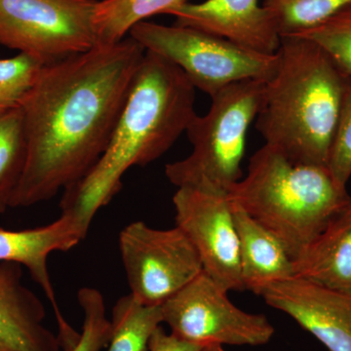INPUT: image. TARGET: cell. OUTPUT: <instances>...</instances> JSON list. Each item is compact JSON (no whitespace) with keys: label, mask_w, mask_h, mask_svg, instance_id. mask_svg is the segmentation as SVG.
<instances>
[{"label":"cell","mask_w":351,"mask_h":351,"mask_svg":"<svg viewBox=\"0 0 351 351\" xmlns=\"http://www.w3.org/2000/svg\"><path fill=\"white\" fill-rule=\"evenodd\" d=\"M145 54L128 38L44 64L21 107L27 161L11 208L50 200L96 165Z\"/></svg>","instance_id":"6da1fadb"},{"label":"cell","mask_w":351,"mask_h":351,"mask_svg":"<svg viewBox=\"0 0 351 351\" xmlns=\"http://www.w3.org/2000/svg\"><path fill=\"white\" fill-rule=\"evenodd\" d=\"M195 87L165 58L145 51L107 149L82 180L64 191L62 214L88 232L94 217L122 188L134 166L162 156L195 117Z\"/></svg>","instance_id":"7a4b0ae2"},{"label":"cell","mask_w":351,"mask_h":351,"mask_svg":"<svg viewBox=\"0 0 351 351\" xmlns=\"http://www.w3.org/2000/svg\"><path fill=\"white\" fill-rule=\"evenodd\" d=\"M277 54L256 128L291 160L327 167L351 76L308 39L283 36Z\"/></svg>","instance_id":"3957f363"},{"label":"cell","mask_w":351,"mask_h":351,"mask_svg":"<svg viewBox=\"0 0 351 351\" xmlns=\"http://www.w3.org/2000/svg\"><path fill=\"white\" fill-rule=\"evenodd\" d=\"M228 196L280 240L293 262L351 202L327 167L295 162L267 144L253 154L247 175Z\"/></svg>","instance_id":"277c9868"},{"label":"cell","mask_w":351,"mask_h":351,"mask_svg":"<svg viewBox=\"0 0 351 351\" xmlns=\"http://www.w3.org/2000/svg\"><path fill=\"white\" fill-rule=\"evenodd\" d=\"M265 80L232 83L212 96L204 117L196 114L186 129L193 152L166 165L177 188L204 186L226 191L241 180L247 132L262 108Z\"/></svg>","instance_id":"5b68a950"},{"label":"cell","mask_w":351,"mask_h":351,"mask_svg":"<svg viewBox=\"0 0 351 351\" xmlns=\"http://www.w3.org/2000/svg\"><path fill=\"white\" fill-rule=\"evenodd\" d=\"M130 38L176 64L191 84L210 97L232 83L267 82L276 73L278 54L253 52L208 32L175 25L143 22L132 27Z\"/></svg>","instance_id":"8992f818"},{"label":"cell","mask_w":351,"mask_h":351,"mask_svg":"<svg viewBox=\"0 0 351 351\" xmlns=\"http://www.w3.org/2000/svg\"><path fill=\"white\" fill-rule=\"evenodd\" d=\"M98 0H0V45L44 64L96 45Z\"/></svg>","instance_id":"52a82bcc"},{"label":"cell","mask_w":351,"mask_h":351,"mask_svg":"<svg viewBox=\"0 0 351 351\" xmlns=\"http://www.w3.org/2000/svg\"><path fill=\"white\" fill-rule=\"evenodd\" d=\"M160 306L171 334L201 346H263L276 332L265 315L232 304L228 292L205 271Z\"/></svg>","instance_id":"ba28073f"},{"label":"cell","mask_w":351,"mask_h":351,"mask_svg":"<svg viewBox=\"0 0 351 351\" xmlns=\"http://www.w3.org/2000/svg\"><path fill=\"white\" fill-rule=\"evenodd\" d=\"M119 250L130 294L145 306H162L203 271L199 255L181 228L126 226Z\"/></svg>","instance_id":"9c48e42d"},{"label":"cell","mask_w":351,"mask_h":351,"mask_svg":"<svg viewBox=\"0 0 351 351\" xmlns=\"http://www.w3.org/2000/svg\"><path fill=\"white\" fill-rule=\"evenodd\" d=\"M176 223L195 246L203 271L223 290L244 291L239 239L228 193L204 186L178 188Z\"/></svg>","instance_id":"30bf717a"},{"label":"cell","mask_w":351,"mask_h":351,"mask_svg":"<svg viewBox=\"0 0 351 351\" xmlns=\"http://www.w3.org/2000/svg\"><path fill=\"white\" fill-rule=\"evenodd\" d=\"M261 297L288 314L329 351H351V294L293 276L271 284Z\"/></svg>","instance_id":"8fae6325"},{"label":"cell","mask_w":351,"mask_h":351,"mask_svg":"<svg viewBox=\"0 0 351 351\" xmlns=\"http://www.w3.org/2000/svg\"><path fill=\"white\" fill-rule=\"evenodd\" d=\"M165 14L174 16L176 25L208 32L253 52L274 55L280 47L278 25L258 0L186 1Z\"/></svg>","instance_id":"7c38bea8"},{"label":"cell","mask_w":351,"mask_h":351,"mask_svg":"<svg viewBox=\"0 0 351 351\" xmlns=\"http://www.w3.org/2000/svg\"><path fill=\"white\" fill-rule=\"evenodd\" d=\"M87 232L73 217L62 214L55 221L38 228L22 230L0 228V263L25 267L39 285L55 311L60 330V341L66 350L73 348L80 335L73 329L58 306L51 280L48 258L54 252H66L77 246Z\"/></svg>","instance_id":"4fadbf2b"},{"label":"cell","mask_w":351,"mask_h":351,"mask_svg":"<svg viewBox=\"0 0 351 351\" xmlns=\"http://www.w3.org/2000/svg\"><path fill=\"white\" fill-rule=\"evenodd\" d=\"M22 276L21 265L0 263V339L19 351H60L59 338L43 325V302Z\"/></svg>","instance_id":"5bb4252c"},{"label":"cell","mask_w":351,"mask_h":351,"mask_svg":"<svg viewBox=\"0 0 351 351\" xmlns=\"http://www.w3.org/2000/svg\"><path fill=\"white\" fill-rule=\"evenodd\" d=\"M232 205L239 239L242 282L245 290L261 295L271 284L294 276V262L280 240L242 208Z\"/></svg>","instance_id":"9a60e30c"},{"label":"cell","mask_w":351,"mask_h":351,"mask_svg":"<svg viewBox=\"0 0 351 351\" xmlns=\"http://www.w3.org/2000/svg\"><path fill=\"white\" fill-rule=\"evenodd\" d=\"M294 276L351 294V202L295 258Z\"/></svg>","instance_id":"2e32d148"},{"label":"cell","mask_w":351,"mask_h":351,"mask_svg":"<svg viewBox=\"0 0 351 351\" xmlns=\"http://www.w3.org/2000/svg\"><path fill=\"white\" fill-rule=\"evenodd\" d=\"M186 0H101L94 16L96 44L112 45L125 38L134 25L157 14H165Z\"/></svg>","instance_id":"e0dca14e"},{"label":"cell","mask_w":351,"mask_h":351,"mask_svg":"<svg viewBox=\"0 0 351 351\" xmlns=\"http://www.w3.org/2000/svg\"><path fill=\"white\" fill-rule=\"evenodd\" d=\"M161 323L160 306H145L131 294L120 298L112 308L107 351H149L152 336Z\"/></svg>","instance_id":"ac0fdd59"},{"label":"cell","mask_w":351,"mask_h":351,"mask_svg":"<svg viewBox=\"0 0 351 351\" xmlns=\"http://www.w3.org/2000/svg\"><path fill=\"white\" fill-rule=\"evenodd\" d=\"M27 145L22 108L0 114V213L11 208L25 161Z\"/></svg>","instance_id":"d6986e66"},{"label":"cell","mask_w":351,"mask_h":351,"mask_svg":"<svg viewBox=\"0 0 351 351\" xmlns=\"http://www.w3.org/2000/svg\"><path fill=\"white\" fill-rule=\"evenodd\" d=\"M351 0H265L274 15L281 38L306 31L324 22Z\"/></svg>","instance_id":"ffe728a7"},{"label":"cell","mask_w":351,"mask_h":351,"mask_svg":"<svg viewBox=\"0 0 351 351\" xmlns=\"http://www.w3.org/2000/svg\"><path fill=\"white\" fill-rule=\"evenodd\" d=\"M43 66L40 60L24 53L0 59V114L22 107Z\"/></svg>","instance_id":"44dd1931"},{"label":"cell","mask_w":351,"mask_h":351,"mask_svg":"<svg viewBox=\"0 0 351 351\" xmlns=\"http://www.w3.org/2000/svg\"><path fill=\"white\" fill-rule=\"evenodd\" d=\"M286 36H298L318 44L351 76V2L321 24Z\"/></svg>","instance_id":"7402d4cb"},{"label":"cell","mask_w":351,"mask_h":351,"mask_svg":"<svg viewBox=\"0 0 351 351\" xmlns=\"http://www.w3.org/2000/svg\"><path fill=\"white\" fill-rule=\"evenodd\" d=\"M77 301L83 311L82 331L68 351H101L108 346L112 330L103 295L97 289L84 287L78 291Z\"/></svg>","instance_id":"603a6c76"},{"label":"cell","mask_w":351,"mask_h":351,"mask_svg":"<svg viewBox=\"0 0 351 351\" xmlns=\"http://www.w3.org/2000/svg\"><path fill=\"white\" fill-rule=\"evenodd\" d=\"M327 169L335 182L346 189L351 177V88L339 113L328 156Z\"/></svg>","instance_id":"cb8c5ba5"},{"label":"cell","mask_w":351,"mask_h":351,"mask_svg":"<svg viewBox=\"0 0 351 351\" xmlns=\"http://www.w3.org/2000/svg\"><path fill=\"white\" fill-rule=\"evenodd\" d=\"M202 348L177 338L171 332L168 334L162 327L159 326L149 341V351H200Z\"/></svg>","instance_id":"d4e9b609"},{"label":"cell","mask_w":351,"mask_h":351,"mask_svg":"<svg viewBox=\"0 0 351 351\" xmlns=\"http://www.w3.org/2000/svg\"><path fill=\"white\" fill-rule=\"evenodd\" d=\"M200 351H225V350H223V346L210 345L203 346Z\"/></svg>","instance_id":"484cf974"},{"label":"cell","mask_w":351,"mask_h":351,"mask_svg":"<svg viewBox=\"0 0 351 351\" xmlns=\"http://www.w3.org/2000/svg\"><path fill=\"white\" fill-rule=\"evenodd\" d=\"M0 351H19V350H15V348H12V346L7 345L5 341H2V339H0Z\"/></svg>","instance_id":"4316f807"}]
</instances>
